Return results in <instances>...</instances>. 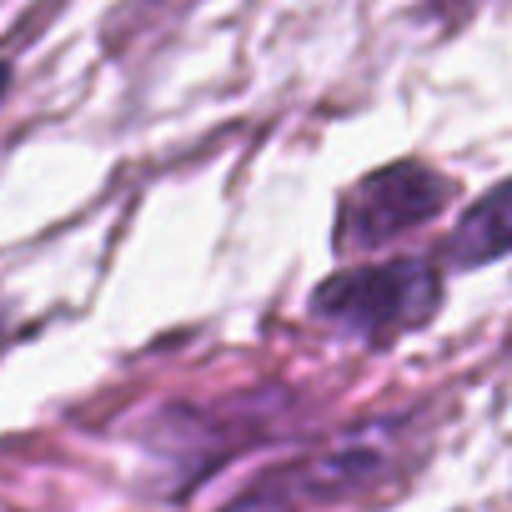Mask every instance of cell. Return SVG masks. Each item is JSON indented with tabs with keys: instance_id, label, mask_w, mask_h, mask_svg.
<instances>
[{
	"instance_id": "1",
	"label": "cell",
	"mask_w": 512,
	"mask_h": 512,
	"mask_svg": "<svg viewBox=\"0 0 512 512\" xmlns=\"http://www.w3.org/2000/svg\"><path fill=\"white\" fill-rule=\"evenodd\" d=\"M447 267L437 251H402L382 262H342L332 277H322L307 297V317L357 342L362 352H392L397 342L427 332L442 317L447 302Z\"/></svg>"
},
{
	"instance_id": "2",
	"label": "cell",
	"mask_w": 512,
	"mask_h": 512,
	"mask_svg": "<svg viewBox=\"0 0 512 512\" xmlns=\"http://www.w3.org/2000/svg\"><path fill=\"white\" fill-rule=\"evenodd\" d=\"M417 442V417H377L256 472L221 512H322L392 482Z\"/></svg>"
},
{
	"instance_id": "3",
	"label": "cell",
	"mask_w": 512,
	"mask_h": 512,
	"mask_svg": "<svg viewBox=\"0 0 512 512\" xmlns=\"http://www.w3.org/2000/svg\"><path fill=\"white\" fill-rule=\"evenodd\" d=\"M297 417L302 407L292 387H256L221 402H166L161 412H151L141 447L151 452V462H161L176 477L171 492L181 497L206 477H216L231 457L292 432Z\"/></svg>"
},
{
	"instance_id": "4",
	"label": "cell",
	"mask_w": 512,
	"mask_h": 512,
	"mask_svg": "<svg viewBox=\"0 0 512 512\" xmlns=\"http://www.w3.org/2000/svg\"><path fill=\"white\" fill-rule=\"evenodd\" d=\"M462 196V181L447 176L427 156H397L337 191L332 211V251L337 262H372V256L392 251L412 231L432 226L447 216Z\"/></svg>"
},
{
	"instance_id": "5",
	"label": "cell",
	"mask_w": 512,
	"mask_h": 512,
	"mask_svg": "<svg viewBox=\"0 0 512 512\" xmlns=\"http://www.w3.org/2000/svg\"><path fill=\"white\" fill-rule=\"evenodd\" d=\"M507 256H512V176L467 201L447 226V236L437 241V262L447 272H487Z\"/></svg>"
},
{
	"instance_id": "6",
	"label": "cell",
	"mask_w": 512,
	"mask_h": 512,
	"mask_svg": "<svg viewBox=\"0 0 512 512\" xmlns=\"http://www.w3.org/2000/svg\"><path fill=\"white\" fill-rule=\"evenodd\" d=\"M487 6H497V0H417V16L437 31H462L472 16H482Z\"/></svg>"
},
{
	"instance_id": "7",
	"label": "cell",
	"mask_w": 512,
	"mask_h": 512,
	"mask_svg": "<svg viewBox=\"0 0 512 512\" xmlns=\"http://www.w3.org/2000/svg\"><path fill=\"white\" fill-rule=\"evenodd\" d=\"M11 86H16V61L0 51V106H6V96H11Z\"/></svg>"
},
{
	"instance_id": "8",
	"label": "cell",
	"mask_w": 512,
	"mask_h": 512,
	"mask_svg": "<svg viewBox=\"0 0 512 512\" xmlns=\"http://www.w3.org/2000/svg\"><path fill=\"white\" fill-rule=\"evenodd\" d=\"M6 352H11V312L0 302V362H6Z\"/></svg>"
},
{
	"instance_id": "9",
	"label": "cell",
	"mask_w": 512,
	"mask_h": 512,
	"mask_svg": "<svg viewBox=\"0 0 512 512\" xmlns=\"http://www.w3.org/2000/svg\"><path fill=\"white\" fill-rule=\"evenodd\" d=\"M136 6H156V0H136Z\"/></svg>"
}]
</instances>
